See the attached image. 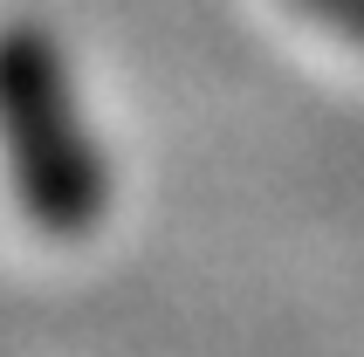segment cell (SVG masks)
I'll list each match as a JSON object with an SVG mask.
<instances>
[{
	"label": "cell",
	"instance_id": "cell-1",
	"mask_svg": "<svg viewBox=\"0 0 364 357\" xmlns=\"http://www.w3.org/2000/svg\"><path fill=\"white\" fill-rule=\"evenodd\" d=\"M0 172L28 227L48 240H90L117 199L69 48L41 21H0Z\"/></svg>",
	"mask_w": 364,
	"mask_h": 357
},
{
	"label": "cell",
	"instance_id": "cell-2",
	"mask_svg": "<svg viewBox=\"0 0 364 357\" xmlns=\"http://www.w3.org/2000/svg\"><path fill=\"white\" fill-rule=\"evenodd\" d=\"M303 21H316V28H330L337 41H350V48H364V0H289Z\"/></svg>",
	"mask_w": 364,
	"mask_h": 357
}]
</instances>
